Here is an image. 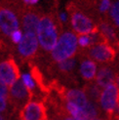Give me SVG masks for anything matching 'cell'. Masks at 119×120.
Wrapping results in <instances>:
<instances>
[{
  "instance_id": "6",
  "label": "cell",
  "mask_w": 119,
  "mask_h": 120,
  "mask_svg": "<svg viewBox=\"0 0 119 120\" xmlns=\"http://www.w3.org/2000/svg\"><path fill=\"white\" fill-rule=\"evenodd\" d=\"M32 93L29 92L25 86L22 80L16 81L9 89V101L16 109H22L27 103L30 101Z\"/></svg>"
},
{
  "instance_id": "9",
  "label": "cell",
  "mask_w": 119,
  "mask_h": 120,
  "mask_svg": "<svg viewBox=\"0 0 119 120\" xmlns=\"http://www.w3.org/2000/svg\"><path fill=\"white\" fill-rule=\"evenodd\" d=\"M0 77L10 86L20 80V69L13 58H9L0 63Z\"/></svg>"
},
{
  "instance_id": "22",
  "label": "cell",
  "mask_w": 119,
  "mask_h": 120,
  "mask_svg": "<svg viewBox=\"0 0 119 120\" xmlns=\"http://www.w3.org/2000/svg\"><path fill=\"white\" fill-rule=\"evenodd\" d=\"M112 6V3L108 0H104V1L99 2V4H97V9L98 12L100 14H106L108 12V10H110Z\"/></svg>"
},
{
  "instance_id": "26",
  "label": "cell",
  "mask_w": 119,
  "mask_h": 120,
  "mask_svg": "<svg viewBox=\"0 0 119 120\" xmlns=\"http://www.w3.org/2000/svg\"><path fill=\"white\" fill-rule=\"evenodd\" d=\"M59 20H60V22H67V13H64V12L60 13Z\"/></svg>"
},
{
  "instance_id": "29",
  "label": "cell",
  "mask_w": 119,
  "mask_h": 120,
  "mask_svg": "<svg viewBox=\"0 0 119 120\" xmlns=\"http://www.w3.org/2000/svg\"><path fill=\"white\" fill-rule=\"evenodd\" d=\"M0 120H5V118H4V116L2 114H0Z\"/></svg>"
},
{
  "instance_id": "13",
  "label": "cell",
  "mask_w": 119,
  "mask_h": 120,
  "mask_svg": "<svg viewBox=\"0 0 119 120\" xmlns=\"http://www.w3.org/2000/svg\"><path fill=\"white\" fill-rule=\"evenodd\" d=\"M41 18L39 15L34 11L28 10L25 12V14L22 16V27L25 33H34L37 34L39 22H40Z\"/></svg>"
},
{
  "instance_id": "28",
  "label": "cell",
  "mask_w": 119,
  "mask_h": 120,
  "mask_svg": "<svg viewBox=\"0 0 119 120\" xmlns=\"http://www.w3.org/2000/svg\"><path fill=\"white\" fill-rule=\"evenodd\" d=\"M63 120H77V119H75V118H73V117H71V116H67V117H64V119Z\"/></svg>"
},
{
  "instance_id": "1",
  "label": "cell",
  "mask_w": 119,
  "mask_h": 120,
  "mask_svg": "<svg viewBox=\"0 0 119 120\" xmlns=\"http://www.w3.org/2000/svg\"><path fill=\"white\" fill-rule=\"evenodd\" d=\"M36 35L43 50L50 52L55 49L59 41V32L56 18L52 14H47L41 17Z\"/></svg>"
},
{
  "instance_id": "31",
  "label": "cell",
  "mask_w": 119,
  "mask_h": 120,
  "mask_svg": "<svg viewBox=\"0 0 119 120\" xmlns=\"http://www.w3.org/2000/svg\"><path fill=\"white\" fill-rule=\"evenodd\" d=\"M114 120H119V116H117V117H116V118H115Z\"/></svg>"
},
{
  "instance_id": "2",
  "label": "cell",
  "mask_w": 119,
  "mask_h": 120,
  "mask_svg": "<svg viewBox=\"0 0 119 120\" xmlns=\"http://www.w3.org/2000/svg\"><path fill=\"white\" fill-rule=\"evenodd\" d=\"M77 44H78V38L73 32H63L60 36L55 49L51 53L52 60L59 64L65 60L73 58L77 52Z\"/></svg>"
},
{
  "instance_id": "16",
  "label": "cell",
  "mask_w": 119,
  "mask_h": 120,
  "mask_svg": "<svg viewBox=\"0 0 119 120\" xmlns=\"http://www.w3.org/2000/svg\"><path fill=\"white\" fill-rule=\"evenodd\" d=\"M31 76H32L34 82L37 84L40 91H42L44 93H47L49 91L48 86H47V84L45 83L44 76L42 73H41V71L39 70V68L36 67V65H32L31 67Z\"/></svg>"
},
{
  "instance_id": "25",
  "label": "cell",
  "mask_w": 119,
  "mask_h": 120,
  "mask_svg": "<svg viewBox=\"0 0 119 120\" xmlns=\"http://www.w3.org/2000/svg\"><path fill=\"white\" fill-rule=\"evenodd\" d=\"M7 109V101L2 96H0V112H4Z\"/></svg>"
},
{
  "instance_id": "5",
  "label": "cell",
  "mask_w": 119,
  "mask_h": 120,
  "mask_svg": "<svg viewBox=\"0 0 119 120\" xmlns=\"http://www.w3.org/2000/svg\"><path fill=\"white\" fill-rule=\"evenodd\" d=\"M86 55L100 64H110L116 58V50L108 42L90 47L86 51Z\"/></svg>"
},
{
  "instance_id": "24",
  "label": "cell",
  "mask_w": 119,
  "mask_h": 120,
  "mask_svg": "<svg viewBox=\"0 0 119 120\" xmlns=\"http://www.w3.org/2000/svg\"><path fill=\"white\" fill-rule=\"evenodd\" d=\"M11 40L14 42V43H20V42L22 41V31L20 30V29H18V30H16V31H14L13 33L11 34Z\"/></svg>"
},
{
  "instance_id": "27",
  "label": "cell",
  "mask_w": 119,
  "mask_h": 120,
  "mask_svg": "<svg viewBox=\"0 0 119 120\" xmlns=\"http://www.w3.org/2000/svg\"><path fill=\"white\" fill-rule=\"evenodd\" d=\"M37 3H38L37 0H25V1H23V4H25V5H29V6L35 5Z\"/></svg>"
},
{
  "instance_id": "3",
  "label": "cell",
  "mask_w": 119,
  "mask_h": 120,
  "mask_svg": "<svg viewBox=\"0 0 119 120\" xmlns=\"http://www.w3.org/2000/svg\"><path fill=\"white\" fill-rule=\"evenodd\" d=\"M67 9L68 11V14L70 15L71 26L76 33L83 35L100 31L98 25H95V22L90 17H88L82 11H80L76 4L68 3Z\"/></svg>"
},
{
  "instance_id": "14",
  "label": "cell",
  "mask_w": 119,
  "mask_h": 120,
  "mask_svg": "<svg viewBox=\"0 0 119 120\" xmlns=\"http://www.w3.org/2000/svg\"><path fill=\"white\" fill-rule=\"evenodd\" d=\"M79 71L83 79L91 82L97 76V64L93 60L85 59L80 64Z\"/></svg>"
},
{
  "instance_id": "15",
  "label": "cell",
  "mask_w": 119,
  "mask_h": 120,
  "mask_svg": "<svg viewBox=\"0 0 119 120\" xmlns=\"http://www.w3.org/2000/svg\"><path fill=\"white\" fill-rule=\"evenodd\" d=\"M87 98H89V101H94V103H100V96H102V88H100L96 82H88L86 85L84 86V90Z\"/></svg>"
},
{
  "instance_id": "18",
  "label": "cell",
  "mask_w": 119,
  "mask_h": 120,
  "mask_svg": "<svg viewBox=\"0 0 119 120\" xmlns=\"http://www.w3.org/2000/svg\"><path fill=\"white\" fill-rule=\"evenodd\" d=\"M83 110H84L85 114L89 120L98 118V116H100V107L98 106V104L94 103V101H88V104L86 105L84 109H83Z\"/></svg>"
},
{
  "instance_id": "32",
  "label": "cell",
  "mask_w": 119,
  "mask_h": 120,
  "mask_svg": "<svg viewBox=\"0 0 119 120\" xmlns=\"http://www.w3.org/2000/svg\"><path fill=\"white\" fill-rule=\"evenodd\" d=\"M45 120H48V118H47V119H45Z\"/></svg>"
},
{
  "instance_id": "23",
  "label": "cell",
  "mask_w": 119,
  "mask_h": 120,
  "mask_svg": "<svg viewBox=\"0 0 119 120\" xmlns=\"http://www.w3.org/2000/svg\"><path fill=\"white\" fill-rule=\"evenodd\" d=\"M0 96H2L3 98H7L9 99V89H8V85L6 84L3 79L0 77Z\"/></svg>"
},
{
  "instance_id": "20",
  "label": "cell",
  "mask_w": 119,
  "mask_h": 120,
  "mask_svg": "<svg viewBox=\"0 0 119 120\" xmlns=\"http://www.w3.org/2000/svg\"><path fill=\"white\" fill-rule=\"evenodd\" d=\"M22 80L25 84V86L26 87V89L28 90L29 92H33V90L35 89V82L32 78L31 74L29 73H23L22 76Z\"/></svg>"
},
{
  "instance_id": "10",
  "label": "cell",
  "mask_w": 119,
  "mask_h": 120,
  "mask_svg": "<svg viewBox=\"0 0 119 120\" xmlns=\"http://www.w3.org/2000/svg\"><path fill=\"white\" fill-rule=\"evenodd\" d=\"M38 50V39L34 33H25L18 46V51L23 59H31Z\"/></svg>"
},
{
  "instance_id": "12",
  "label": "cell",
  "mask_w": 119,
  "mask_h": 120,
  "mask_svg": "<svg viewBox=\"0 0 119 120\" xmlns=\"http://www.w3.org/2000/svg\"><path fill=\"white\" fill-rule=\"evenodd\" d=\"M115 73L116 70H114L113 68L109 67V65H103L100 68L97 73L96 83L102 89H105L106 87L111 85L112 83H114Z\"/></svg>"
},
{
  "instance_id": "11",
  "label": "cell",
  "mask_w": 119,
  "mask_h": 120,
  "mask_svg": "<svg viewBox=\"0 0 119 120\" xmlns=\"http://www.w3.org/2000/svg\"><path fill=\"white\" fill-rule=\"evenodd\" d=\"M98 26L108 43L113 46L116 51L119 50V38L113 23L108 20H100Z\"/></svg>"
},
{
  "instance_id": "7",
  "label": "cell",
  "mask_w": 119,
  "mask_h": 120,
  "mask_svg": "<svg viewBox=\"0 0 119 120\" xmlns=\"http://www.w3.org/2000/svg\"><path fill=\"white\" fill-rule=\"evenodd\" d=\"M20 22L15 12L8 7H0V30L6 36H11L18 30Z\"/></svg>"
},
{
  "instance_id": "21",
  "label": "cell",
  "mask_w": 119,
  "mask_h": 120,
  "mask_svg": "<svg viewBox=\"0 0 119 120\" xmlns=\"http://www.w3.org/2000/svg\"><path fill=\"white\" fill-rule=\"evenodd\" d=\"M78 44L80 45L81 48H84V49H89L90 47H92V42H91L90 35H89V34L79 35V37H78Z\"/></svg>"
},
{
  "instance_id": "4",
  "label": "cell",
  "mask_w": 119,
  "mask_h": 120,
  "mask_svg": "<svg viewBox=\"0 0 119 120\" xmlns=\"http://www.w3.org/2000/svg\"><path fill=\"white\" fill-rule=\"evenodd\" d=\"M119 103V87L115 83L103 90L100 105L105 113L106 120H113L114 111Z\"/></svg>"
},
{
  "instance_id": "30",
  "label": "cell",
  "mask_w": 119,
  "mask_h": 120,
  "mask_svg": "<svg viewBox=\"0 0 119 120\" xmlns=\"http://www.w3.org/2000/svg\"><path fill=\"white\" fill-rule=\"evenodd\" d=\"M92 120H104V119H102V118L98 117V118H95V119H92Z\"/></svg>"
},
{
  "instance_id": "19",
  "label": "cell",
  "mask_w": 119,
  "mask_h": 120,
  "mask_svg": "<svg viewBox=\"0 0 119 120\" xmlns=\"http://www.w3.org/2000/svg\"><path fill=\"white\" fill-rule=\"evenodd\" d=\"M109 16L113 26L119 28V1L112 3V6L109 10Z\"/></svg>"
},
{
  "instance_id": "17",
  "label": "cell",
  "mask_w": 119,
  "mask_h": 120,
  "mask_svg": "<svg viewBox=\"0 0 119 120\" xmlns=\"http://www.w3.org/2000/svg\"><path fill=\"white\" fill-rule=\"evenodd\" d=\"M75 67H76V59L75 58L65 60V61L61 62L57 64L58 70L62 74H65V75H70L73 72Z\"/></svg>"
},
{
  "instance_id": "8",
  "label": "cell",
  "mask_w": 119,
  "mask_h": 120,
  "mask_svg": "<svg viewBox=\"0 0 119 120\" xmlns=\"http://www.w3.org/2000/svg\"><path fill=\"white\" fill-rule=\"evenodd\" d=\"M21 120H45L47 119V107L41 101H30L21 109Z\"/></svg>"
}]
</instances>
